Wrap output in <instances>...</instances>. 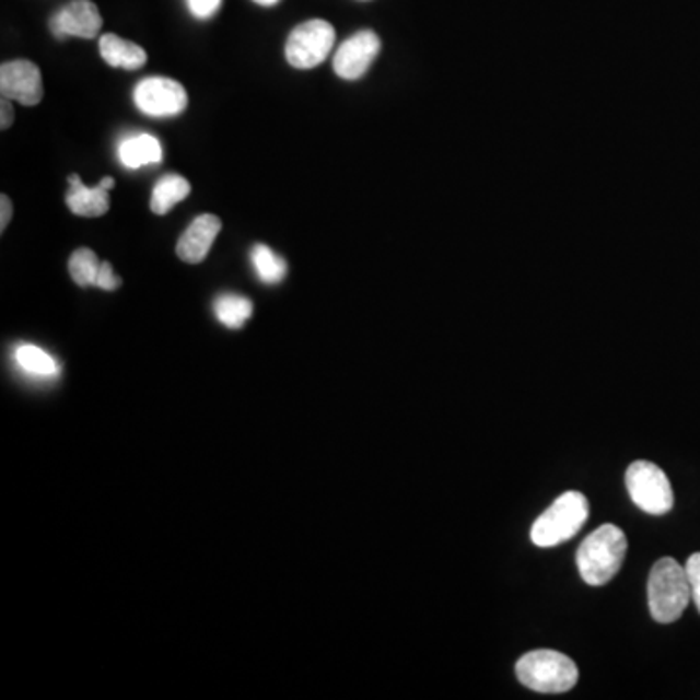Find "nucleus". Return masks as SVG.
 <instances>
[{
  "label": "nucleus",
  "mask_w": 700,
  "mask_h": 700,
  "mask_svg": "<svg viewBox=\"0 0 700 700\" xmlns=\"http://www.w3.org/2000/svg\"><path fill=\"white\" fill-rule=\"evenodd\" d=\"M96 287L97 289L107 290V292H114V290L121 287V279L115 275L112 262H102V269H100V275H97Z\"/></svg>",
  "instance_id": "obj_21"
},
{
  "label": "nucleus",
  "mask_w": 700,
  "mask_h": 700,
  "mask_svg": "<svg viewBox=\"0 0 700 700\" xmlns=\"http://www.w3.org/2000/svg\"><path fill=\"white\" fill-rule=\"evenodd\" d=\"M100 55L114 69L137 70L147 62V51L140 45L122 39L119 35L105 34L100 39Z\"/></svg>",
  "instance_id": "obj_13"
},
{
  "label": "nucleus",
  "mask_w": 700,
  "mask_h": 700,
  "mask_svg": "<svg viewBox=\"0 0 700 700\" xmlns=\"http://www.w3.org/2000/svg\"><path fill=\"white\" fill-rule=\"evenodd\" d=\"M625 482H627L630 500L642 512L652 516H664L674 508L672 482L656 464L644 462V459L634 462L627 469Z\"/></svg>",
  "instance_id": "obj_5"
},
{
  "label": "nucleus",
  "mask_w": 700,
  "mask_h": 700,
  "mask_svg": "<svg viewBox=\"0 0 700 700\" xmlns=\"http://www.w3.org/2000/svg\"><path fill=\"white\" fill-rule=\"evenodd\" d=\"M687 578H689V586H691V599L697 605L700 612V552H695L685 564Z\"/></svg>",
  "instance_id": "obj_20"
},
{
  "label": "nucleus",
  "mask_w": 700,
  "mask_h": 700,
  "mask_svg": "<svg viewBox=\"0 0 700 700\" xmlns=\"http://www.w3.org/2000/svg\"><path fill=\"white\" fill-rule=\"evenodd\" d=\"M0 92L22 105H37L44 97L42 72L30 61H10L0 69Z\"/></svg>",
  "instance_id": "obj_9"
},
{
  "label": "nucleus",
  "mask_w": 700,
  "mask_h": 700,
  "mask_svg": "<svg viewBox=\"0 0 700 700\" xmlns=\"http://www.w3.org/2000/svg\"><path fill=\"white\" fill-rule=\"evenodd\" d=\"M102 14L92 0H72L52 14L51 30L57 37L94 39L102 32Z\"/></svg>",
  "instance_id": "obj_10"
},
{
  "label": "nucleus",
  "mask_w": 700,
  "mask_h": 700,
  "mask_svg": "<svg viewBox=\"0 0 700 700\" xmlns=\"http://www.w3.org/2000/svg\"><path fill=\"white\" fill-rule=\"evenodd\" d=\"M135 104L142 114L152 117H174L187 107V92L175 80L154 77L137 84Z\"/></svg>",
  "instance_id": "obj_7"
},
{
  "label": "nucleus",
  "mask_w": 700,
  "mask_h": 700,
  "mask_svg": "<svg viewBox=\"0 0 700 700\" xmlns=\"http://www.w3.org/2000/svg\"><path fill=\"white\" fill-rule=\"evenodd\" d=\"M382 51V42L372 30L349 37L335 52L332 69L345 80H359L366 74Z\"/></svg>",
  "instance_id": "obj_8"
},
{
  "label": "nucleus",
  "mask_w": 700,
  "mask_h": 700,
  "mask_svg": "<svg viewBox=\"0 0 700 700\" xmlns=\"http://www.w3.org/2000/svg\"><path fill=\"white\" fill-rule=\"evenodd\" d=\"M691 602L687 570L672 557L657 560L648 578V605L654 621L669 625L681 617Z\"/></svg>",
  "instance_id": "obj_2"
},
{
  "label": "nucleus",
  "mask_w": 700,
  "mask_h": 700,
  "mask_svg": "<svg viewBox=\"0 0 700 700\" xmlns=\"http://www.w3.org/2000/svg\"><path fill=\"white\" fill-rule=\"evenodd\" d=\"M590 516L587 499L578 492L569 490L560 494L551 506L535 520L532 527V541L537 547H557L560 542L569 541L584 527Z\"/></svg>",
  "instance_id": "obj_4"
},
{
  "label": "nucleus",
  "mask_w": 700,
  "mask_h": 700,
  "mask_svg": "<svg viewBox=\"0 0 700 700\" xmlns=\"http://www.w3.org/2000/svg\"><path fill=\"white\" fill-rule=\"evenodd\" d=\"M252 261H254L255 272L265 284H279L289 272L287 261L272 252L267 245H255L252 252Z\"/></svg>",
  "instance_id": "obj_17"
},
{
  "label": "nucleus",
  "mask_w": 700,
  "mask_h": 700,
  "mask_svg": "<svg viewBox=\"0 0 700 700\" xmlns=\"http://www.w3.org/2000/svg\"><path fill=\"white\" fill-rule=\"evenodd\" d=\"M18 366L34 376H57L59 362L35 345H20L16 349Z\"/></svg>",
  "instance_id": "obj_18"
},
{
  "label": "nucleus",
  "mask_w": 700,
  "mask_h": 700,
  "mask_svg": "<svg viewBox=\"0 0 700 700\" xmlns=\"http://www.w3.org/2000/svg\"><path fill=\"white\" fill-rule=\"evenodd\" d=\"M191 192V185L182 175H164L152 192L150 209L154 214H167L175 205L184 201L185 197Z\"/></svg>",
  "instance_id": "obj_15"
},
{
  "label": "nucleus",
  "mask_w": 700,
  "mask_h": 700,
  "mask_svg": "<svg viewBox=\"0 0 700 700\" xmlns=\"http://www.w3.org/2000/svg\"><path fill=\"white\" fill-rule=\"evenodd\" d=\"M0 202H2V219H0V230L4 232L7 226H9L10 219H12V202H10L9 197L7 195H2L0 197Z\"/></svg>",
  "instance_id": "obj_24"
},
{
  "label": "nucleus",
  "mask_w": 700,
  "mask_h": 700,
  "mask_svg": "<svg viewBox=\"0 0 700 700\" xmlns=\"http://www.w3.org/2000/svg\"><path fill=\"white\" fill-rule=\"evenodd\" d=\"M627 535L617 525L605 524L587 535L576 552L578 572L590 586H605L621 570L627 555Z\"/></svg>",
  "instance_id": "obj_1"
},
{
  "label": "nucleus",
  "mask_w": 700,
  "mask_h": 700,
  "mask_svg": "<svg viewBox=\"0 0 700 700\" xmlns=\"http://www.w3.org/2000/svg\"><path fill=\"white\" fill-rule=\"evenodd\" d=\"M214 314L219 317L220 324L226 325L230 329H242L254 314V304L245 296L222 294L214 302Z\"/></svg>",
  "instance_id": "obj_16"
},
{
  "label": "nucleus",
  "mask_w": 700,
  "mask_h": 700,
  "mask_svg": "<svg viewBox=\"0 0 700 700\" xmlns=\"http://www.w3.org/2000/svg\"><path fill=\"white\" fill-rule=\"evenodd\" d=\"M70 189L67 192V205L70 212L96 219L109 210V191L114 189L112 177H104L96 187H86L77 174L69 175Z\"/></svg>",
  "instance_id": "obj_12"
},
{
  "label": "nucleus",
  "mask_w": 700,
  "mask_h": 700,
  "mask_svg": "<svg viewBox=\"0 0 700 700\" xmlns=\"http://www.w3.org/2000/svg\"><path fill=\"white\" fill-rule=\"evenodd\" d=\"M10 102H12V100H9V97H2V105H0V109H2V122H0V127H2V129H9L12 121H14V109H12Z\"/></svg>",
  "instance_id": "obj_23"
},
{
  "label": "nucleus",
  "mask_w": 700,
  "mask_h": 700,
  "mask_svg": "<svg viewBox=\"0 0 700 700\" xmlns=\"http://www.w3.org/2000/svg\"><path fill=\"white\" fill-rule=\"evenodd\" d=\"M335 27L325 20H307L294 27L287 39V61L294 69H314L327 59L335 45Z\"/></svg>",
  "instance_id": "obj_6"
},
{
  "label": "nucleus",
  "mask_w": 700,
  "mask_h": 700,
  "mask_svg": "<svg viewBox=\"0 0 700 700\" xmlns=\"http://www.w3.org/2000/svg\"><path fill=\"white\" fill-rule=\"evenodd\" d=\"M119 158L125 166L132 170L147 164H158L162 160V144L152 135H135L122 140Z\"/></svg>",
  "instance_id": "obj_14"
},
{
  "label": "nucleus",
  "mask_w": 700,
  "mask_h": 700,
  "mask_svg": "<svg viewBox=\"0 0 700 700\" xmlns=\"http://www.w3.org/2000/svg\"><path fill=\"white\" fill-rule=\"evenodd\" d=\"M100 269H102V261H100L97 255L94 254L92 249H88V247L77 249V252L72 254V257H70V277H72V280H74L79 287H82V289L96 287Z\"/></svg>",
  "instance_id": "obj_19"
},
{
  "label": "nucleus",
  "mask_w": 700,
  "mask_h": 700,
  "mask_svg": "<svg viewBox=\"0 0 700 700\" xmlns=\"http://www.w3.org/2000/svg\"><path fill=\"white\" fill-rule=\"evenodd\" d=\"M516 677L532 691L557 695L570 691L576 685L578 667L557 650H534L517 660Z\"/></svg>",
  "instance_id": "obj_3"
},
{
  "label": "nucleus",
  "mask_w": 700,
  "mask_h": 700,
  "mask_svg": "<svg viewBox=\"0 0 700 700\" xmlns=\"http://www.w3.org/2000/svg\"><path fill=\"white\" fill-rule=\"evenodd\" d=\"M222 230V222L214 214H201L192 220L177 242V257L185 262H201L209 255L210 247Z\"/></svg>",
  "instance_id": "obj_11"
},
{
  "label": "nucleus",
  "mask_w": 700,
  "mask_h": 700,
  "mask_svg": "<svg viewBox=\"0 0 700 700\" xmlns=\"http://www.w3.org/2000/svg\"><path fill=\"white\" fill-rule=\"evenodd\" d=\"M257 4H262V7H272V4H277L279 0H254Z\"/></svg>",
  "instance_id": "obj_25"
},
{
  "label": "nucleus",
  "mask_w": 700,
  "mask_h": 700,
  "mask_svg": "<svg viewBox=\"0 0 700 700\" xmlns=\"http://www.w3.org/2000/svg\"><path fill=\"white\" fill-rule=\"evenodd\" d=\"M222 0H187L189 10L197 18H210L219 10Z\"/></svg>",
  "instance_id": "obj_22"
}]
</instances>
